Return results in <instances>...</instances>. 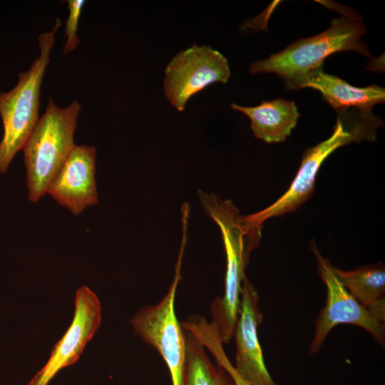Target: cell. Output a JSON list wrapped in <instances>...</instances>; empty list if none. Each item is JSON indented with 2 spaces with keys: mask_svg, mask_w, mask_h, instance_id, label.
I'll return each mask as SVG.
<instances>
[{
  "mask_svg": "<svg viewBox=\"0 0 385 385\" xmlns=\"http://www.w3.org/2000/svg\"><path fill=\"white\" fill-rule=\"evenodd\" d=\"M101 322V308L96 294L87 286L81 287L76 294L72 323L54 345L48 361L28 385H48L61 369L77 361Z\"/></svg>",
  "mask_w": 385,
  "mask_h": 385,
  "instance_id": "9c48e42d",
  "label": "cell"
},
{
  "mask_svg": "<svg viewBox=\"0 0 385 385\" xmlns=\"http://www.w3.org/2000/svg\"><path fill=\"white\" fill-rule=\"evenodd\" d=\"M332 134L302 155L300 166L287 191L267 207L245 215L253 227L262 228L264 222L294 212L313 195L317 173L324 161L337 149L346 144L363 140L374 141L383 125L381 119L372 113H338Z\"/></svg>",
  "mask_w": 385,
  "mask_h": 385,
  "instance_id": "3957f363",
  "label": "cell"
},
{
  "mask_svg": "<svg viewBox=\"0 0 385 385\" xmlns=\"http://www.w3.org/2000/svg\"><path fill=\"white\" fill-rule=\"evenodd\" d=\"M84 4V0L68 1L69 14L65 23V35L66 36L64 47L65 54L73 51L79 44V39L77 34L78 25L81 13Z\"/></svg>",
  "mask_w": 385,
  "mask_h": 385,
  "instance_id": "e0dca14e",
  "label": "cell"
},
{
  "mask_svg": "<svg viewBox=\"0 0 385 385\" xmlns=\"http://www.w3.org/2000/svg\"><path fill=\"white\" fill-rule=\"evenodd\" d=\"M259 299L258 292L246 277L242 282L234 334L236 342L234 368L248 385H279L265 366L258 339L257 327L263 318L259 308Z\"/></svg>",
  "mask_w": 385,
  "mask_h": 385,
  "instance_id": "30bf717a",
  "label": "cell"
},
{
  "mask_svg": "<svg viewBox=\"0 0 385 385\" xmlns=\"http://www.w3.org/2000/svg\"><path fill=\"white\" fill-rule=\"evenodd\" d=\"M191 332L199 342L211 352L217 364L227 372L235 385H248L238 375L227 356L217 327L214 322L209 323L206 319H201L192 327Z\"/></svg>",
  "mask_w": 385,
  "mask_h": 385,
  "instance_id": "2e32d148",
  "label": "cell"
},
{
  "mask_svg": "<svg viewBox=\"0 0 385 385\" xmlns=\"http://www.w3.org/2000/svg\"><path fill=\"white\" fill-rule=\"evenodd\" d=\"M186 339V369L184 385H235L227 372L208 358L204 346L189 332Z\"/></svg>",
  "mask_w": 385,
  "mask_h": 385,
  "instance_id": "9a60e30c",
  "label": "cell"
},
{
  "mask_svg": "<svg viewBox=\"0 0 385 385\" xmlns=\"http://www.w3.org/2000/svg\"><path fill=\"white\" fill-rule=\"evenodd\" d=\"M319 91L322 98L337 113L354 107L361 113H371L376 104L384 102L385 89L373 84L364 88L353 86L340 78L326 73L322 67L310 71L299 82L298 89Z\"/></svg>",
  "mask_w": 385,
  "mask_h": 385,
  "instance_id": "7c38bea8",
  "label": "cell"
},
{
  "mask_svg": "<svg viewBox=\"0 0 385 385\" xmlns=\"http://www.w3.org/2000/svg\"><path fill=\"white\" fill-rule=\"evenodd\" d=\"M232 109L245 114L250 120L254 135L267 143L284 141L297 124L299 113L294 102L284 98L264 101L246 107L232 103Z\"/></svg>",
  "mask_w": 385,
  "mask_h": 385,
  "instance_id": "4fadbf2b",
  "label": "cell"
},
{
  "mask_svg": "<svg viewBox=\"0 0 385 385\" xmlns=\"http://www.w3.org/2000/svg\"><path fill=\"white\" fill-rule=\"evenodd\" d=\"M198 194L203 207L220 229L226 253L225 292L213 301L210 311L222 344H227L236 329L245 268L250 252L259 244L262 228L253 227L230 200L202 191Z\"/></svg>",
  "mask_w": 385,
  "mask_h": 385,
  "instance_id": "6da1fadb",
  "label": "cell"
},
{
  "mask_svg": "<svg viewBox=\"0 0 385 385\" xmlns=\"http://www.w3.org/2000/svg\"><path fill=\"white\" fill-rule=\"evenodd\" d=\"M347 291L361 304L385 314V268L381 263L344 271L334 267Z\"/></svg>",
  "mask_w": 385,
  "mask_h": 385,
  "instance_id": "5bb4252c",
  "label": "cell"
},
{
  "mask_svg": "<svg viewBox=\"0 0 385 385\" xmlns=\"http://www.w3.org/2000/svg\"><path fill=\"white\" fill-rule=\"evenodd\" d=\"M230 69L218 51L194 44L173 56L166 66L163 88L169 102L183 111L188 100L207 86L227 83Z\"/></svg>",
  "mask_w": 385,
  "mask_h": 385,
  "instance_id": "ba28073f",
  "label": "cell"
},
{
  "mask_svg": "<svg viewBox=\"0 0 385 385\" xmlns=\"http://www.w3.org/2000/svg\"><path fill=\"white\" fill-rule=\"evenodd\" d=\"M81 109L78 101L62 108L48 98L44 114L23 149L31 202L38 201L47 193L49 185L76 146L73 136Z\"/></svg>",
  "mask_w": 385,
  "mask_h": 385,
  "instance_id": "277c9868",
  "label": "cell"
},
{
  "mask_svg": "<svg viewBox=\"0 0 385 385\" xmlns=\"http://www.w3.org/2000/svg\"><path fill=\"white\" fill-rule=\"evenodd\" d=\"M182 242L175 274L168 292L159 303L142 308L130 319L135 334L162 356L169 369L173 385L185 384L186 369L185 331L175 311L176 291L182 278L181 267L188 240V226L182 225Z\"/></svg>",
  "mask_w": 385,
  "mask_h": 385,
  "instance_id": "8992f818",
  "label": "cell"
},
{
  "mask_svg": "<svg viewBox=\"0 0 385 385\" xmlns=\"http://www.w3.org/2000/svg\"><path fill=\"white\" fill-rule=\"evenodd\" d=\"M61 25V20L56 19L52 30L38 36L39 56L27 71L19 73V81L13 89L0 93V115L4 125L0 173L6 171L16 153L24 149L39 120L41 86L50 61L55 34Z\"/></svg>",
  "mask_w": 385,
  "mask_h": 385,
  "instance_id": "5b68a950",
  "label": "cell"
},
{
  "mask_svg": "<svg viewBox=\"0 0 385 385\" xmlns=\"http://www.w3.org/2000/svg\"><path fill=\"white\" fill-rule=\"evenodd\" d=\"M96 149L76 145L48 186V193L74 215L98 203L96 180Z\"/></svg>",
  "mask_w": 385,
  "mask_h": 385,
  "instance_id": "8fae6325",
  "label": "cell"
},
{
  "mask_svg": "<svg viewBox=\"0 0 385 385\" xmlns=\"http://www.w3.org/2000/svg\"><path fill=\"white\" fill-rule=\"evenodd\" d=\"M311 250L317 262L319 275L327 288V300L315 322L309 352L317 353L330 331L341 324L363 328L384 346L385 314L361 304L347 291L335 274L334 267L321 255L315 242L311 243Z\"/></svg>",
  "mask_w": 385,
  "mask_h": 385,
  "instance_id": "52a82bcc",
  "label": "cell"
},
{
  "mask_svg": "<svg viewBox=\"0 0 385 385\" xmlns=\"http://www.w3.org/2000/svg\"><path fill=\"white\" fill-rule=\"evenodd\" d=\"M341 10V16L334 19L327 30L300 38L268 58L254 63L250 71L275 73L284 81L287 89L296 90L310 71L322 67L324 61L334 53L354 51L369 56L368 48L362 41L366 29L361 19L350 9Z\"/></svg>",
  "mask_w": 385,
  "mask_h": 385,
  "instance_id": "7a4b0ae2",
  "label": "cell"
}]
</instances>
